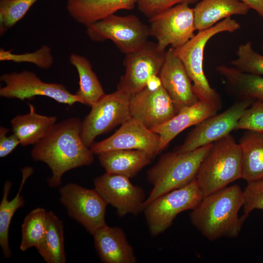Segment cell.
<instances>
[{"instance_id": "cell-1", "label": "cell", "mask_w": 263, "mask_h": 263, "mask_svg": "<svg viewBox=\"0 0 263 263\" xmlns=\"http://www.w3.org/2000/svg\"><path fill=\"white\" fill-rule=\"evenodd\" d=\"M82 121L71 117L55 123L34 145L31 155L34 161L46 163L52 175L47 179L51 188L60 185L63 175L72 169L88 166L94 153L83 141Z\"/></svg>"}, {"instance_id": "cell-2", "label": "cell", "mask_w": 263, "mask_h": 263, "mask_svg": "<svg viewBox=\"0 0 263 263\" xmlns=\"http://www.w3.org/2000/svg\"><path fill=\"white\" fill-rule=\"evenodd\" d=\"M244 203V190L239 185L226 187L203 198L191 210V223L209 241L236 238L244 223L239 217Z\"/></svg>"}, {"instance_id": "cell-3", "label": "cell", "mask_w": 263, "mask_h": 263, "mask_svg": "<svg viewBox=\"0 0 263 263\" xmlns=\"http://www.w3.org/2000/svg\"><path fill=\"white\" fill-rule=\"evenodd\" d=\"M212 145L187 152L175 150L163 154L147 171V180L153 188L146 199L144 207L159 196L195 179L200 166Z\"/></svg>"}, {"instance_id": "cell-4", "label": "cell", "mask_w": 263, "mask_h": 263, "mask_svg": "<svg viewBox=\"0 0 263 263\" xmlns=\"http://www.w3.org/2000/svg\"><path fill=\"white\" fill-rule=\"evenodd\" d=\"M241 27L240 23L231 17L212 27L201 31L183 46L174 49L175 55L183 64L193 85V91L199 100L205 102L218 110L222 107L218 93L212 88L203 69L204 52L208 40L223 32L233 33Z\"/></svg>"}, {"instance_id": "cell-5", "label": "cell", "mask_w": 263, "mask_h": 263, "mask_svg": "<svg viewBox=\"0 0 263 263\" xmlns=\"http://www.w3.org/2000/svg\"><path fill=\"white\" fill-rule=\"evenodd\" d=\"M242 178L239 145L230 134L215 142L202 162L195 178L204 197Z\"/></svg>"}, {"instance_id": "cell-6", "label": "cell", "mask_w": 263, "mask_h": 263, "mask_svg": "<svg viewBox=\"0 0 263 263\" xmlns=\"http://www.w3.org/2000/svg\"><path fill=\"white\" fill-rule=\"evenodd\" d=\"M86 27V34L92 40H111L126 55L145 45L150 36L149 26L133 15L113 14Z\"/></svg>"}, {"instance_id": "cell-7", "label": "cell", "mask_w": 263, "mask_h": 263, "mask_svg": "<svg viewBox=\"0 0 263 263\" xmlns=\"http://www.w3.org/2000/svg\"><path fill=\"white\" fill-rule=\"evenodd\" d=\"M204 197L196 179L157 198L146 205L143 212L151 236L165 231L181 212L193 209Z\"/></svg>"}, {"instance_id": "cell-8", "label": "cell", "mask_w": 263, "mask_h": 263, "mask_svg": "<svg viewBox=\"0 0 263 263\" xmlns=\"http://www.w3.org/2000/svg\"><path fill=\"white\" fill-rule=\"evenodd\" d=\"M132 95L117 90L105 94L93 105L91 110L82 121L81 135L89 148L98 136L107 133L131 118L130 110Z\"/></svg>"}, {"instance_id": "cell-9", "label": "cell", "mask_w": 263, "mask_h": 263, "mask_svg": "<svg viewBox=\"0 0 263 263\" xmlns=\"http://www.w3.org/2000/svg\"><path fill=\"white\" fill-rule=\"evenodd\" d=\"M150 36L165 51L180 47L192 38L196 30L193 8L187 3L176 5L149 19Z\"/></svg>"}, {"instance_id": "cell-10", "label": "cell", "mask_w": 263, "mask_h": 263, "mask_svg": "<svg viewBox=\"0 0 263 263\" xmlns=\"http://www.w3.org/2000/svg\"><path fill=\"white\" fill-rule=\"evenodd\" d=\"M0 80L5 84L0 88L2 97L23 101L33 99L36 96H45L69 106L82 103L75 94L71 93L63 85L45 82L33 72L23 70L5 73L0 76Z\"/></svg>"}, {"instance_id": "cell-11", "label": "cell", "mask_w": 263, "mask_h": 263, "mask_svg": "<svg viewBox=\"0 0 263 263\" xmlns=\"http://www.w3.org/2000/svg\"><path fill=\"white\" fill-rule=\"evenodd\" d=\"M60 201L68 215L80 224L92 235L106 225L107 204L94 188L88 189L75 183L59 188Z\"/></svg>"}, {"instance_id": "cell-12", "label": "cell", "mask_w": 263, "mask_h": 263, "mask_svg": "<svg viewBox=\"0 0 263 263\" xmlns=\"http://www.w3.org/2000/svg\"><path fill=\"white\" fill-rule=\"evenodd\" d=\"M255 100L241 99L223 112L210 116L198 124L188 134L183 144L176 151L180 152L194 150L212 144L235 130L242 114Z\"/></svg>"}, {"instance_id": "cell-13", "label": "cell", "mask_w": 263, "mask_h": 263, "mask_svg": "<svg viewBox=\"0 0 263 263\" xmlns=\"http://www.w3.org/2000/svg\"><path fill=\"white\" fill-rule=\"evenodd\" d=\"M166 54V51L160 50L156 43L148 41L141 48L126 55L125 73L121 77L117 89L131 95L143 89L151 76L159 75Z\"/></svg>"}, {"instance_id": "cell-14", "label": "cell", "mask_w": 263, "mask_h": 263, "mask_svg": "<svg viewBox=\"0 0 263 263\" xmlns=\"http://www.w3.org/2000/svg\"><path fill=\"white\" fill-rule=\"evenodd\" d=\"M94 189L107 205L123 217L129 214L138 215L143 211L146 200L144 190L133 185L130 178L106 172L94 179Z\"/></svg>"}, {"instance_id": "cell-15", "label": "cell", "mask_w": 263, "mask_h": 263, "mask_svg": "<svg viewBox=\"0 0 263 263\" xmlns=\"http://www.w3.org/2000/svg\"><path fill=\"white\" fill-rule=\"evenodd\" d=\"M90 149L96 154L115 150H140L153 158L161 152L159 135L132 117L121 124L110 137L94 143Z\"/></svg>"}, {"instance_id": "cell-16", "label": "cell", "mask_w": 263, "mask_h": 263, "mask_svg": "<svg viewBox=\"0 0 263 263\" xmlns=\"http://www.w3.org/2000/svg\"><path fill=\"white\" fill-rule=\"evenodd\" d=\"M130 110L131 117L150 130L168 121L178 112L162 85L154 90L145 87L132 94Z\"/></svg>"}, {"instance_id": "cell-17", "label": "cell", "mask_w": 263, "mask_h": 263, "mask_svg": "<svg viewBox=\"0 0 263 263\" xmlns=\"http://www.w3.org/2000/svg\"><path fill=\"white\" fill-rule=\"evenodd\" d=\"M158 75L162 86L178 111L199 101L185 67L175 55L173 48L170 47L166 51L165 61Z\"/></svg>"}, {"instance_id": "cell-18", "label": "cell", "mask_w": 263, "mask_h": 263, "mask_svg": "<svg viewBox=\"0 0 263 263\" xmlns=\"http://www.w3.org/2000/svg\"><path fill=\"white\" fill-rule=\"evenodd\" d=\"M98 256L104 263H136L137 258L123 229L107 224L93 235Z\"/></svg>"}, {"instance_id": "cell-19", "label": "cell", "mask_w": 263, "mask_h": 263, "mask_svg": "<svg viewBox=\"0 0 263 263\" xmlns=\"http://www.w3.org/2000/svg\"><path fill=\"white\" fill-rule=\"evenodd\" d=\"M218 111L213 106L200 100L181 108L170 119L151 130L159 135L160 151L184 130L216 114Z\"/></svg>"}, {"instance_id": "cell-20", "label": "cell", "mask_w": 263, "mask_h": 263, "mask_svg": "<svg viewBox=\"0 0 263 263\" xmlns=\"http://www.w3.org/2000/svg\"><path fill=\"white\" fill-rule=\"evenodd\" d=\"M137 0H67L70 16L85 26L120 10H132Z\"/></svg>"}, {"instance_id": "cell-21", "label": "cell", "mask_w": 263, "mask_h": 263, "mask_svg": "<svg viewBox=\"0 0 263 263\" xmlns=\"http://www.w3.org/2000/svg\"><path fill=\"white\" fill-rule=\"evenodd\" d=\"M106 172L135 177L153 158L148 153L136 150H115L97 154Z\"/></svg>"}, {"instance_id": "cell-22", "label": "cell", "mask_w": 263, "mask_h": 263, "mask_svg": "<svg viewBox=\"0 0 263 263\" xmlns=\"http://www.w3.org/2000/svg\"><path fill=\"white\" fill-rule=\"evenodd\" d=\"M250 9L239 0H200L193 8L196 30L209 28L232 15H245Z\"/></svg>"}, {"instance_id": "cell-23", "label": "cell", "mask_w": 263, "mask_h": 263, "mask_svg": "<svg viewBox=\"0 0 263 263\" xmlns=\"http://www.w3.org/2000/svg\"><path fill=\"white\" fill-rule=\"evenodd\" d=\"M28 113L18 115L11 121L12 130L22 146L35 145L56 123V117L36 113L34 106L28 103Z\"/></svg>"}, {"instance_id": "cell-24", "label": "cell", "mask_w": 263, "mask_h": 263, "mask_svg": "<svg viewBox=\"0 0 263 263\" xmlns=\"http://www.w3.org/2000/svg\"><path fill=\"white\" fill-rule=\"evenodd\" d=\"M242 179L247 182L263 178V132L245 130L239 140Z\"/></svg>"}, {"instance_id": "cell-25", "label": "cell", "mask_w": 263, "mask_h": 263, "mask_svg": "<svg viewBox=\"0 0 263 263\" xmlns=\"http://www.w3.org/2000/svg\"><path fill=\"white\" fill-rule=\"evenodd\" d=\"M22 179L19 189L16 196L11 200L8 196L12 187L10 181H6L3 188V195L0 203V245L4 258L11 257L12 253L9 244V230L11 220L15 212L25 204L21 192L26 181L33 172L31 167H24L21 170Z\"/></svg>"}, {"instance_id": "cell-26", "label": "cell", "mask_w": 263, "mask_h": 263, "mask_svg": "<svg viewBox=\"0 0 263 263\" xmlns=\"http://www.w3.org/2000/svg\"><path fill=\"white\" fill-rule=\"evenodd\" d=\"M216 70L232 93L241 99L263 101V77L244 73L225 65L218 66Z\"/></svg>"}, {"instance_id": "cell-27", "label": "cell", "mask_w": 263, "mask_h": 263, "mask_svg": "<svg viewBox=\"0 0 263 263\" xmlns=\"http://www.w3.org/2000/svg\"><path fill=\"white\" fill-rule=\"evenodd\" d=\"M36 249L47 263H66L63 223L51 211H47L45 234Z\"/></svg>"}, {"instance_id": "cell-28", "label": "cell", "mask_w": 263, "mask_h": 263, "mask_svg": "<svg viewBox=\"0 0 263 263\" xmlns=\"http://www.w3.org/2000/svg\"><path fill=\"white\" fill-rule=\"evenodd\" d=\"M69 60L79 77V87L75 94L80 99L81 104L92 106L105 94L103 89L85 56L73 53Z\"/></svg>"}, {"instance_id": "cell-29", "label": "cell", "mask_w": 263, "mask_h": 263, "mask_svg": "<svg viewBox=\"0 0 263 263\" xmlns=\"http://www.w3.org/2000/svg\"><path fill=\"white\" fill-rule=\"evenodd\" d=\"M47 211L38 207L31 211L25 217L21 225V240L20 249L26 251L31 247L38 246L46 230Z\"/></svg>"}, {"instance_id": "cell-30", "label": "cell", "mask_w": 263, "mask_h": 263, "mask_svg": "<svg viewBox=\"0 0 263 263\" xmlns=\"http://www.w3.org/2000/svg\"><path fill=\"white\" fill-rule=\"evenodd\" d=\"M38 0H0V35L21 19Z\"/></svg>"}, {"instance_id": "cell-31", "label": "cell", "mask_w": 263, "mask_h": 263, "mask_svg": "<svg viewBox=\"0 0 263 263\" xmlns=\"http://www.w3.org/2000/svg\"><path fill=\"white\" fill-rule=\"evenodd\" d=\"M236 55L237 58L231 62L232 67L244 73L263 75V55L253 49L251 42L240 44Z\"/></svg>"}, {"instance_id": "cell-32", "label": "cell", "mask_w": 263, "mask_h": 263, "mask_svg": "<svg viewBox=\"0 0 263 263\" xmlns=\"http://www.w3.org/2000/svg\"><path fill=\"white\" fill-rule=\"evenodd\" d=\"M51 51L50 47L45 45L34 52L21 54H13L11 50L6 51L0 48V60L13 61L15 62H30L40 68L48 69L53 65L54 62Z\"/></svg>"}, {"instance_id": "cell-33", "label": "cell", "mask_w": 263, "mask_h": 263, "mask_svg": "<svg viewBox=\"0 0 263 263\" xmlns=\"http://www.w3.org/2000/svg\"><path fill=\"white\" fill-rule=\"evenodd\" d=\"M244 193V213L241 217L243 222L253 210H263V178L247 182Z\"/></svg>"}, {"instance_id": "cell-34", "label": "cell", "mask_w": 263, "mask_h": 263, "mask_svg": "<svg viewBox=\"0 0 263 263\" xmlns=\"http://www.w3.org/2000/svg\"><path fill=\"white\" fill-rule=\"evenodd\" d=\"M252 130L263 132V101L255 100L245 110L235 130Z\"/></svg>"}, {"instance_id": "cell-35", "label": "cell", "mask_w": 263, "mask_h": 263, "mask_svg": "<svg viewBox=\"0 0 263 263\" xmlns=\"http://www.w3.org/2000/svg\"><path fill=\"white\" fill-rule=\"evenodd\" d=\"M200 0H137L138 10L149 19L176 5L182 3L189 5Z\"/></svg>"}, {"instance_id": "cell-36", "label": "cell", "mask_w": 263, "mask_h": 263, "mask_svg": "<svg viewBox=\"0 0 263 263\" xmlns=\"http://www.w3.org/2000/svg\"><path fill=\"white\" fill-rule=\"evenodd\" d=\"M7 128L0 127V157L3 158L11 153L20 144L18 137L14 134L7 135Z\"/></svg>"}, {"instance_id": "cell-37", "label": "cell", "mask_w": 263, "mask_h": 263, "mask_svg": "<svg viewBox=\"0 0 263 263\" xmlns=\"http://www.w3.org/2000/svg\"><path fill=\"white\" fill-rule=\"evenodd\" d=\"M254 10L263 19V0H239Z\"/></svg>"}, {"instance_id": "cell-38", "label": "cell", "mask_w": 263, "mask_h": 263, "mask_svg": "<svg viewBox=\"0 0 263 263\" xmlns=\"http://www.w3.org/2000/svg\"><path fill=\"white\" fill-rule=\"evenodd\" d=\"M161 81L158 75L151 76L147 81L146 87L151 90H154L162 86Z\"/></svg>"}, {"instance_id": "cell-39", "label": "cell", "mask_w": 263, "mask_h": 263, "mask_svg": "<svg viewBox=\"0 0 263 263\" xmlns=\"http://www.w3.org/2000/svg\"><path fill=\"white\" fill-rule=\"evenodd\" d=\"M261 48H262V53H263V42H262V43Z\"/></svg>"}]
</instances>
